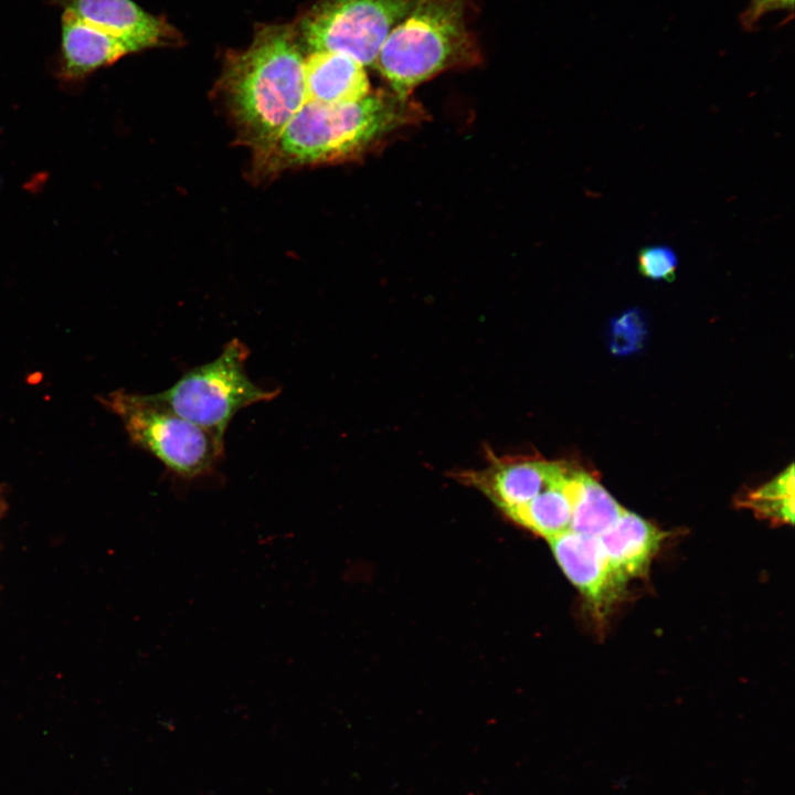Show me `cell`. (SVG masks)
Here are the masks:
<instances>
[{
	"label": "cell",
	"instance_id": "1",
	"mask_svg": "<svg viewBox=\"0 0 795 795\" xmlns=\"http://www.w3.org/2000/svg\"><path fill=\"white\" fill-rule=\"evenodd\" d=\"M223 88L241 135L261 155L307 100L304 57L287 26H266L231 55Z\"/></svg>",
	"mask_w": 795,
	"mask_h": 795
},
{
	"label": "cell",
	"instance_id": "2",
	"mask_svg": "<svg viewBox=\"0 0 795 795\" xmlns=\"http://www.w3.org/2000/svg\"><path fill=\"white\" fill-rule=\"evenodd\" d=\"M423 115L409 97L384 91L343 104L306 100L263 157L279 167L354 159Z\"/></svg>",
	"mask_w": 795,
	"mask_h": 795
},
{
	"label": "cell",
	"instance_id": "3",
	"mask_svg": "<svg viewBox=\"0 0 795 795\" xmlns=\"http://www.w3.org/2000/svg\"><path fill=\"white\" fill-rule=\"evenodd\" d=\"M479 57L464 0H420L389 33L374 68L393 93L409 97L422 83L448 70L473 66Z\"/></svg>",
	"mask_w": 795,
	"mask_h": 795
},
{
	"label": "cell",
	"instance_id": "4",
	"mask_svg": "<svg viewBox=\"0 0 795 795\" xmlns=\"http://www.w3.org/2000/svg\"><path fill=\"white\" fill-rule=\"evenodd\" d=\"M247 346L239 338L224 344L220 354L186 371L171 386L149 394L160 405L201 426L224 442L235 414L255 403L274 400L279 390H267L247 375Z\"/></svg>",
	"mask_w": 795,
	"mask_h": 795
},
{
	"label": "cell",
	"instance_id": "5",
	"mask_svg": "<svg viewBox=\"0 0 795 795\" xmlns=\"http://www.w3.org/2000/svg\"><path fill=\"white\" fill-rule=\"evenodd\" d=\"M105 405L121 420L130 441L178 478L193 480L209 475L223 456L224 442L149 394L120 390L110 393Z\"/></svg>",
	"mask_w": 795,
	"mask_h": 795
},
{
	"label": "cell",
	"instance_id": "6",
	"mask_svg": "<svg viewBox=\"0 0 795 795\" xmlns=\"http://www.w3.org/2000/svg\"><path fill=\"white\" fill-rule=\"evenodd\" d=\"M420 0H324L300 23L310 52L346 54L364 67H374L392 29Z\"/></svg>",
	"mask_w": 795,
	"mask_h": 795
},
{
	"label": "cell",
	"instance_id": "7",
	"mask_svg": "<svg viewBox=\"0 0 795 795\" xmlns=\"http://www.w3.org/2000/svg\"><path fill=\"white\" fill-rule=\"evenodd\" d=\"M571 467L562 462L531 457H496L483 469L457 474L463 483L484 492L507 516L542 490L563 479Z\"/></svg>",
	"mask_w": 795,
	"mask_h": 795
},
{
	"label": "cell",
	"instance_id": "8",
	"mask_svg": "<svg viewBox=\"0 0 795 795\" xmlns=\"http://www.w3.org/2000/svg\"><path fill=\"white\" fill-rule=\"evenodd\" d=\"M566 577L600 612L616 600L623 589L615 581L597 537L568 530L548 540Z\"/></svg>",
	"mask_w": 795,
	"mask_h": 795
},
{
	"label": "cell",
	"instance_id": "9",
	"mask_svg": "<svg viewBox=\"0 0 795 795\" xmlns=\"http://www.w3.org/2000/svg\"><path fill=\"white\" fill-rule=\"evenodd\" d=\"M84 22L124 41L134 52L165 42L169 28L132 0H55Z\"/></svg>",
	"mask_w": 795,
	"mask_h": 795
},
{
	"label": "cell",
	"instance_id": "10",
	"mask_svg": "<svg viewBox=\"0 0 795 795\" xmlns=\"http://www.w3.org/2000/svg\"><path fill=\"white\" fill-rule=\"evenodd\" d=\"M135 53L124 41L63 11L61 19V59L59 76L65 82H80L97 70Z\"/></svg>",
	"mask_w": 795,
	"mask_h": 795
},
{
	"label": "cell",
	"instance_id": "11",
	"mask_svg": "<svg viewBox=\"0 0 795 795\" xmlns=\"http://www.w3.org/2000/svg\"><path fill=\"white\" fill-rule=\"evenodd\" d=\"M598 538L613 576L624 589L645 573L664 539V532L638 515L625 510Z\"/></svg>",
	"mask_w": 795,
	"mask_h": 795
},
{
	"label": "cell",
	"instance_id": "12",
	"mask_svg": "<svg viewBox=\"0 0 795 795\" xmlns=\"http://www.w3.org/2000/svg\"><path fill=\"white\" fill-rule=\"evenodd\" d=\"M307 100L320 104L357 102L370 94L364 66L337 52L317 51L304 59Z\"/></svg>",
	"mask_w": 795,
	"mask_h": 795
},
{
	"label": "cell",
	"instance_id": "13",
	"mask_svg": "<svg viewBox=\"0 0 795 795\" xmlns=\"http://www.w3.org/2000/svg\"><path fill=\"white\" fill-rule=\"evenodd\" d=\"M572 515L570 530L600 537L625 511L590 474L573 469L570 477Z\"/></svg>",
	"mask_w": 795,
	"mask_h": 795
},
{
	"label": "cell",
	"instance_id": "14",
	"mask_svg": "<svg viewBox=\"0 0 795 795\" xmlns=\"http://www.w3.org/2000/svg\"><path fill=\"white\" fill-rule=\"evenodd\" d=\"M572 468L560 481L549 486L508 517L547 540L570 530Z\"/></svg>",
	"mask_w": 795,
	"mask_h": 795
},
{
	"label": "cell",
	"instance_id": "15",
	"mask_svg": "<svg viewBox=\"0 0 795 795\" xmlns=\"http://www.w3.org/2000/svg\"><path fill=\"white\" fill-rule=\"evenodd\" d=\"M759 518L775 524L794 521V465L765 485L750 491L741 501Z\"/></svg>",
	"mask_w": 795,
	"mask_h": 795
},
{
	"label": "cell",
	"instance_id": "16",
	"mask_svg": "<svg viewBox=\"0 0 795 795\" xmlns=\"http://www.w3.org/2000/svg\"><path fill=\"white\" fill-rule=\"evenodd\" d=\"M646 321L639 309H628L611 322L610 348L615 354H629L644 343Z\"/></svg>",
	"mask_w": 795,
	"mask_h": 795
},
{
	"label": "cell",
	"instance_id": "17",
	"mask_svg": "<svg viewBox=\"0 0 795 795\" xmlns=\"http://www.w3.org/2000/svg\"><path fill=\"white\" fill-rule=\"evenodd\" d=\"M677 266V255L669 246L651 245L638 251L637 268L646 278L672 282L676 278Z\"/></svg>",
	"mask_w": 795,
	"mask_h": 795
},
{
	"label": "cell",
	"instance_id": "18",
	"mask_svg": "<svg viewBox=\"0 0 795 795\" xmlns=\"http://www.w3.org/2000/svg\"><path fill=\"white\" fill-rule=\"evenodd\" d=\"M795 0H750L741 14V23L746 30H754L767 13L780 10H794Z\"/></svg>",
	"mask_w": 795,
	"mask_h": 795
}]
</instances>
